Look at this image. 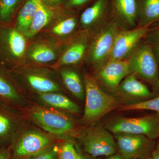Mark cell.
<instances>
[{"label":"cell","instance_id":"cell-1","mask_svg":"<svg viewBox=\"0 0 159 159\" xmlns=\"http://www.w3.org/2000/svg\"><path fill=\"white\" fill-rule=\"evenodd\" d=\"M24 112L29 121L60 141L75 139L80 127L71 114L31 101Z\"/></svg>","mask_w":159,"mask_h":159},{"label":"cell","instance_id":"cell-2","mask_svg":"<svg viewBox=\"0 0 159 159\" xmlns=\"http://www.w3.org/2000/svg\"><path fill=\"white\" fill-rule=\"evenodd\" d=\"M27 94L57 92L68 94L56 69L51 66L23 64L8 70Z\"/></svg>","mask_w":159,"mask_h":159},{"label":"cell","instance_id":"cell-3","mask_svg":"<svg viewBox=\"0 0 159 159\" xmlns=\"http://www.w3.org/2000/svg\"><path fill=\"white\" fill-rule=\"evenodd\" d=\"M61 142L28 119L10 144L11 159H29Z\"/></svg>","mask_w":159,"mask_h":159},{"label":"cell","instance_id":"cell-4","mask_svg":"<svg viewBox=\"0 0 159 159\" xmlns=\"http://www.w3.org/2000/svg\"><path fill=\"white\" fill-rule=\"evenodd\" d=\"M82 75L85 88V105L80 122L84 126H88L118 108L119 102L113 96L102 90L97 80L87 71H83Z\"/></svg>","mask_w":159,"mask_h":159},{"label":"cell","instance_id":"cell-5","mask_svg":"<svg viewBox=\"0 0 159 159\" xmlns=\"http://www.w3.org/2000/svg\"><path fill=\"white\" fill-rule=\"evenodd\" d=\"M122 29L109 18L92 31L84 64L97 71L108 62L115 40Z\"/></svg>","mask_w":159,"mask_h":159},{"label":"cell","instance_id":"cell-6","mask_svg":"<svg viewBox=\"0 0 159 159\" xmlns=\"http://www.w3.org/2000/svg\"><path fill=\"white\" fill-rule=\"evenodd\" d=\"M29 40L14 24H0V66L10 70L23 64Z\"/></svg>","mask_w":159,"mask_h":159},{"label":"cell","instance_id":"cell-7","mask_svg":"<svg viewBox=\"0 0 159 159\" xmlns=\"http://www.w3.org/2000/svg\"><path fill=\"white\" fill-rule=\"evenodd\" d=\"M75 139L78 140L84 152L91 157L110 156L118 152L115 138L105 127H80Z\"/></svg>","mask_w":159,"mask_h":159},{"label":"cell","instance_id":"cell-8","mask_svg":"<svg viewBox=\"0 0 159 159\" xmlns=\"http://www.w3.org/2000/svg\"><path fill=\"white\" fill-rule=\"evenodd\" d=\"M64 44L38 34L29 39L23 64L52 67L59 59Z\"/></svg>","mask_w":159,"mask_h":159},{"label":"cell","instance_id":"cell-9","mask_svg":"<svg viewBox=\"0 0 159 159\" xmlns=\"http://www.w3.org/2000/svg\"><path fill=\"white\" fill-rule=\"evenodd\" d=\"M105 128L114 134L143 135L152 140L159 136V114L138 118L118 117L109 121Z\"/></svg>","mask_w":159,"mask_h":159},{"label":"cell","instance_id":"cell-10","mask_svg":"<svg viewBox=\"0 0 159 159\" xmlns=\"http://www.w3.org/2000/svg\"><path fill=\"white\" fill-rule=\"evenodd\" d=\"M79 16L74 11L59 8L39 34L64 44L79 31Z\"/></svg>","mask_w":159,"mask_h":159},{"label":"cell","instance_id":"cell-11","mask_svg":"<svg viewBox=\"0 0 159 159\" xmlns=\"http://www.w3.org/2000/svg\"><path fill=\"white\" fill-rule=\"evenodd\" d=\"M91 32L79 30L64 45L59 59L52 66L56 69L64 66L79 67L85 63Z\"/></svg>","mask_w":159,"mask_h":159},{"label":"cell","instance_id":"cell-12","mask_svg":"<svg viewBox=\"0 0 159 159\" xmlns=\"http://www.w3.org/2000/svg\"><path fill=\"white\" fill-rule=\"evenodd\" d=\"M0 103L18 110L25 111L31 101L23 89L7 69L0 66Z\"/></svg>","mask_w":159,"mask_h":159},{"label":"cell","instance_id":"cell-13","mask_svg":"<svg viewBox=\"0 0 159 159\" xmlns=\"http://www.w3.org/2000/svg\"><path fill=\"white\" fill-rule=\"evenodd\" d=\"M130 74L148 80L156 79L158 66L152 48L147 44L139 45L128 58Z\"/></svg>","mask_w":159,"mask_h":159},{"label":"cell","instance_id":"cell-14","mask_svg":"<svg viewBox=\"0 0 159 159\" xmlns=\"http://www.w3.org/2000/svg\"><path fill=\"white\" fill-rule=\"evenodd\" d=\"M149 31V26L123 29L117 35L109 61L122 60L129 57Z\"/></svg>","mask_w":159,"mask_h":159},{"label":"cell","instance_id":"cell-15","mask_svg":"<svg viewBox=\"0 0 159 159\" xmlns=\"http://www.w3.org/2000/svg\"><path fill=\"white\" fill-rule=\"evenodd\" d=\"M27 120L23 111L0 103V146L10 145Z\"/></svg>","mask_w":159,"mask_h":159},{"label":"cell","instance_id":"cell-16","mask_svg":"<svg viewBox=\"0 0 159 159\" xmlns=\"http://www.w3.org/2000/svg\"><path fill=\"white\" fill-rule=\"evenodd\" d=\"M117 150L126 159L143 158L151 144L150 139L141 134H115Z\"/></svg>","mask_w":159,"mask_h":159},{"label":"cell","instance_id":"cell-17","mask_svg":"<svg viewBox=\"0 0 159 159\" xmlns=\"http://www.w3.org/2000/svg\"><path fill=\"white\" fill-rule=\"evenodd\" d=\"M110 19L123 29L137 27L138 20V0H109Z\"/></svg>","mask_w":159,"mask_h":159},{"label":"cell","instance_id":"cell-18","mask_svg":"<svg viewBox=\"0 0 159 159\" xmlns=\"http://www.w3.org/2000/svg\"><path fill=\"white\" fill-rule=\"evenodd\" d=\"M97 72V79L111 91H116L122 79L130 74L128 59L109 61Z\"/></svg>","mask_w":159,"mask_h":159},{"label":"cell","instance_id":"cell-19","mask_svg":"<svg viewBox=\"0 0 159 159\" xmlns=\"http://www.w3.org/2000/svg\"><path fill=\"white\" fill-rule=\"evenodd\" d=\"M109 17V0H95L80 15L79 30L93 31Z\"/></svg>","mask_w":159,"mask_h":159},{"label":"cell","instance_id":"cell-20","mask_svg":"<svg viewBox=\"0 0 159 159\" xmlns=\"http://www.w3.org/2000/svg\"><path fill=\"white\" fill-rule=\"evenodd\" d=\"M31 102L45 107L54 109L67 113L80 112L79 106L71 100L67 94L57 92L31 93L28 95Z\"/></svg>","mask_w":159,"mask_h":159},{"label":"cell","instance_id":"cell-21","mask_svg":"<svg viewBox=\"0 0 159 159\" xmlns=\"http://www.w3.org/2000/svg\"><path fill=\"white\" fill-rule=\"evenodd\" d=\"M78 67L64 66L56 69L61 82L67 92L80 101L85 99V88L82 73Z\"/></svg>","mask_w":159,"mask_h":159},{"label":"cell","instance_id":"cell-22","mask_svg":"<svg viewBox=\"0 0 159 159\" xmlns=\"http://www.w3.org/2000/svg\"><path fill=\"white\" fill-rule=\"evenodd\" d=\"M59 9L50 8L44 4L41 0H38L37 9L26 36L30 39L40 33L48 25Z\"/></svg>","mask_w":159,"mask_h":159},{"label":"cell","instance_id":"cell-23","mask_svg":"<svg viewBox=\"0 0 159 159\" xmlns=\"http://www.w3.org/2000/svg\"><path fill=\"white\" fill-rule=\"evenodd\" d=\"M38 0H25L16 14L14 25L20 32L27 35L37 9Z\"/></svg>","mask_w":159,"mask_h":159},{"label":"cell","instance_id":"cell-24","mask_svg":"<svg viewBox=\"0 0 159 159\" xmlns=\"http://www.w3.org/2000/svg\"><path fill=\"white\" fill-rule=\"evenodd\" d=\"M138 1V26H149L159 20V0Z\"/></svg>","mask_w":159,"mask_h":159},{"label":"cell","instance_id":"cell-25","mask_svg":"<svg viewBox=\"0 0 159 159\" xmlns=\"http://www.w3.org/2000/svg\"><path fill=\"white\" fill-rule=\"evenodd\" d=\"M123 93L139 98H146L151 95L150 90L144 84L137 79L135 75L130 74L120 83L119 88Z\"/></svg>","mask_w":159,"mask_h":159},{"label":"cell","instance_id":"cell-26","mask_svg":"<svg viewBox=\"0 0 159 159\" xmlns=\"http://www.w3.org/2000/svg\"><path fill=\"white\" fill-rule=\"evenodd\" d=\"M20 0H0V24H14Z\"/></svg>","mask_w":159,"mask_h":159},{"label":"cell","instance_id":"cell-27","mask_svg":"<svg viewBox=\"0 0 159 159\" xmlns=\"http://www.w3.org/2000/svg\"><path fill=\"white\" fill-rule=\"evenodd\" d=\"M79 148L74 139L65 140L59 144L57 159H78Z\"/></svg>","mask_w":159,"mask_h":159},{"label":"cell","instance_id":"cell-28","mask_svg":"<svg viewBox=\"0 0 159 159\" xmlns=\"http://www.w3.org/2000/svg\"><path fill=\"white\" fill-rule=\"evenodd\" d=\"M118 110L120 111L131 110H150L155 111L159 114V97L150 100L142 101L132 104L119 106Z\"/></svg>","mask_w":159,"mask_h":159},{"label":"cell","instance_id":"cell-29","mask_svg":"<svg viewBox=\"0 0 159 159\" xmlns=\"http://www.w3.org/2000/svg\"><path fill=\"white\" fill-rule=\"evenodd\" d=\"M60 143L56 144L28 159H57Z\"/></svg>","mask_w":159,"mask_h":159},{"label":"cell","instance_id":"cell-30","mask_svg":"<svg viewBox=\"0 0 159 159\" xmlns=\"http://www.w3.org/2000/svg\"><path fill=\"white\" fill-rule=\"evenodd\" d=\"M95 0H66L62 7L70 11H74L76 9L82 8L89 4L93 3Z\"/></svg>","mask_w":159,"mask_h":159},{"label":"cell","instance_id":"cell-31","mask_svg":"<svg viewBox=\"0 0 159 159\" xmlns=\"http://www.w3.org/2000/svg\"><path fill=\"white\" fill-rule=\"evenodd\" d=\"M66 0H41L44 4L52 9H57L63 6Z\"/></svg>","mask_w":159,"mask_h":159},{"label":"cell","instance_id":"cell-32","mask_svg":"<svg viewBox=\"0 0 159 159\" xmlns=\"http://www.w3.org/2000/svg\"><path fill=\"white\" fill-rule=\"evenodd\" d=\"M11 148L10 145L0 148V159H11Z\"/></svg>","mask_w":159,"mask_h":159},{"label":"cell","instance_id":"cell-33","mask_svg":"<svg viewBox=\"0 0 159 159\" xmlns=\"http://www.w3.org/2000/svg\"><path fill=\"white\" fill-rule=\"evenodd\" d=\"M142 159H159V152L156 151L152 154L150 156Z\"/></svg>","mask_w":159,"mask_h":159},{"label":"cell","instance_id":"cell-34","mask_svg":"<svg viewBox=\"0 0 159 159\" xmlns=\"http://www.w3.org/2000/svg\"><path fill=\"white\" fill-rule=\"evenodd\" d=\"M106 159H126L124 157H122L121 155L119 153H116L115 154L109 156L108 158Z\"/></svg>","mask_w":159,"mask_h":159},{"label":"cell","instance_id":"cell-35","mask_svg":"<svg viewBox=\"0 0 159 159\" xmlns=\"http://www.w3.org/2000/svg\"><path fill=\"white\" fill-rule=\"evenodd\" d=\"M78 159H92V158L86 154L82 153L79 149V157Z\"/></svg>","mask_w":159,"mask_h":159},{"label":"cell","instance_id":"cell-36","mask_svg":"<svg viewBox=\"0 0 159 159\" xmlns=\"http://www.w3.org/2000/svg\"><path fill=\"white\" fill-rule=\"evenodd\" d=\"M157 151L159 152V142L158 144L157 145Z\"/></svg>","mask_w":159,"mask_h":159},{"label":"cell","instance_id":"cell-37","mask_svg":"<svg viewBox=\"0 0 159 159\" xmlns=\"http://www.w3.org/2000/svg\"><path fill=\"white\" fill-rule=\"evenodd\" d=\"M157 88L158 89L159 91V80H158V81L157 84Z\"/></svg>","mask_w":159,"mask_h":159},{"label":"cell","instance_id":"cell-38","mask_svg":"<svg viewBox=\"0 0 159 159\" xmlns=\"http://www.w3.org/2000/svg\"><path fill=\"white\" fill-rule=\"evenodd\" d=\"M157 51L158 54L159 56V47L157 48Z\"/></svg>","mask_w":159,"mask_h":159},{"label":"cell","instance_id":"cell-39","mask_svg":"<svg viewBox=\"0 0 159 159\" xmlns=\"http://www.w3.org/2000/svg\"></svg>","mask_w":159,"mask_h":159}]
</instances>
